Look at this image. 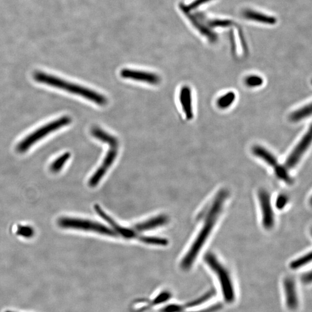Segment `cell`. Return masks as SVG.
<instances>
[{
	"label": "cell",
	"mask_w": 312,
	"mask_h": 312,
	"mask_svg": "<svg viewBox=\"0 0 312 312\" xmlns=\"http://www.w3.org/2000/svg\"><path fill=\"white\" fill-rule=\"evenodd\" d=\"M311 253H308V254L302 256L300 258L292 262L291 264H290V268L292 270H297V269L305 266V265L308 264L311 261Z\"/></svg>",
	"instance_id": "23"
},
{
	"label": "cell",
	"mask_w": 312,
	"mask_h": 312,
	"mask_svg": "<svg viewBox=\"0 0 312 312\" xmlns=\"http://www.w3.org/2000/svg\"><path fill=\"white\" fill-rule=\"evenodd\" d=\"M184 307L178 304H172L163 308L160 312H182L184 311Z\"/></svg>",
	"instance_id": "26"
},
{
	"label": "cell",
	"mask_w": 312,
	"mask_h": 312,
	"mask_svg": "<svg viewBox=\"0 0 312 312\" xmlns=\"http://www.w3.org/2000/svg\"><path fill=\"white\" fill-rule=\"evenodd\" d=\"M228 196L227 190L219 191L212 203L205 218L202 230L198 235L197 239L193 243L186 256L181 262V266L184 271H187L192 266L201 249H202L206 241L211 234L213 228L217 221L219 215H220L223 203Z\"/></svg>",
	"instance_id": "1"
},
{
	"label": "cell",
	"mask_w": 312,
	"mask_h": 312,
	"mask_svg": "<svg viewBox=\"0 0 312 312\" xmlns=\"http://www.w3.org/2000/svg\"><path fill=\"white\" fill-rule=\"evenodd\" d=\"M243 15L247 19L258 21V22L270 24L276 23V19H275L274 18L258 13L257 12L247 10L244 12Z\"/></svg>",
	"instance_id": "16"
},
{
	"label": "cell",
	"mask_w": 312,
	"mask_h": 312,
	"mask_svg": "<svg viewBox=\"0 0 312 312\" xmlns=\"http://www.w3.org/2000/svg\"><path fill=\"white\" fill-rule=\"evenodd\" d=\"M205 261L218 277L225 301L227 303H232L235 300L236 294L232 280L226 268L212 253H208L205 256Z\"/></svg>",
	"instance_id": "4"
},
{
	"label": "cell",
	"mask_w": 312,
	"mask_h": 312,
	"mask_svg": "<svg viewBox=\"0 0 312 312\" xmlns=\"http://www.w3.org/2000/svg\"><path fill=\"white\" fill-rule=\"evenodd\" d=\"M302 282L305 283H310L312 281V274L311 273L305 274L303 277H302Z\"/></svg>",
	"instance_id": "28"
},
{
	"label": "cell",
	"mask_w": 312,
	"mask_h": 312,
	"mask_svg": "<svg viewBox=\"0 0 312 312\" xmlns=\"http://www.w3.org/2000/svg\"><path fill=\"white\" fill-rule=\"evenodd\" d=\"M311 104L307 105L293 112L290 116V119L293 122H298L311 116Z\"/></svg>",
	"instance_id": "17"
},
{
	"label": "cell",
	"mask_w": 312,
	"mask_h": 312,
	"mask_svg": "<svg viewBox=\"0 0 312 312\" xmlns=\"http://www.w3.org/2000/svg\"><path fill=\"white\" fill-rule=\"evenodd\" d=\"M236 99V95L234 92H228L218 99L217 101L218 106L222 110L227 109L234 103Z\"/></svg>",
	"instance_id": "18"
},
{
	"label": "cell",
	"mask_w": 312,
	"mask_h": 312,
	"mask_svg": "<svg viewBox=\"0 0 312 312\" xmlns=\"http://www.w3.org/2000/svg\"><path fill=\"white\" fill-rule=\"evenodd\" d=\"M312 141V134L310 129L307 134H306L302 140L293 150L291 154H290L288 158L287 159L285 165H284L287 169H292L296 166L301 160V157L303 156L306 151L310 146Z\"/></svg>",
	"instance_id": "7"
},
{
	"label": "cell",
	"mask_w": 312,
	"mask_h": 312,
	"mask_svg": "<svg viewBox=\"0 0 312 312\" xmlns=\"http://www.w3.org/2000/svg\"><path fill=\"white\" fill-rule=\"evenodd\" d=\"M91 133L94 138L109 145L110 147L117 148L119 147V140L114 136L108 134L100 128L94 127L92 129Z\"/></svg>",
	"instance_id": "14"
},
{
	"label": "cell",
	"mask_w": 312,
	"mask_h": 312,
	"mask_svg": "<svg viewBox=\"0 0 312 312\" xmlns=\"http://www.w3.org/2000/svg\"><path fill=\"white\" fill-rule=\"evenodd\" d=\"M283 283L287 307L290 310H296L298 306V298L294 280L292 277H287Z\"/></svg>",
	"instance_id": "11"
},
{
	"label": "cell",
	"mask_w": 312,
	"mask_h": 312,
	"mask_svg": "<svg viewBox=\"0 0 312 312\" xmlns=\"http://www.w3.org/2000/svg\"><path fill=\"white\" fill-rule=\"evenodd\" d=\"M34 78L38 82L79 95V96L88 99V100L100 105V106H105L107 104V98L104 95L98 93L97 92L83 87L82 86L75 84V83L66 81V80L50 75V74L37 72L34 75Z\"/></svg>",
	"instance_id": "2"
},
{
	"label": "cell",
	"mask_w": 312,
	"mask_h": 312,
	"mask_svg": "<svg viewBox=\"0 0 312 312\" xmlns=\"http://www.w3.org/2000/svg\"><path fill=\"white\" fill-rule=\"evenodd\" d=\"M71 157L70 152H66L57 157L53 163L51 164L50 166L51 171L54 173H57L60 172L66 165L68 160H69Z\"/></svg>",
	"instance_id": "19"
},
{
	"label": "cell",
	"mask_w": 312,
	"mask_h": 312,
	"mask_svg": "<svg viewBox=\"0 0 312 312\" xmlns=\"http://www.w3.org/2000/svg\"><path fill=\"white\" fill-rule=\"evenodd\" d=\"M95 211H96L97 214L100 216L104 220H106L109 223L111 226L113 228V230L117 233V236H121L122 237L126 239H138L140 237V235L136 233L132 228H126L122 227L111 218L110 216H108L106 212H104L103 210L101 208L100 206L97 205L94 206Z\"/></svg>",
	"instance_id": "10"
},
{
	"label": "cell",
	"mask_w": 312,
	"mask_h": 312,
	"mask_svg": "<svg viewBox=\"0 0 312 312\" xmlns=\"http://www.w3.org/2000/svg\"><path fill=\"white\" fill-rule=\"evenodd\" d=\"M120 74L123 78L147 82L153 85H158L161 82L160 77L152 73L125 69L121 70Z\"/></svg>",
	"instance_id": "9"
},
{
	"label": "cell",
	"mask_w": 312,
	"mask_h": 312,
	"mask_svg": "<svg viewBox=\"0 0 312 312\" xmlns=\"http://www.w3.org/2000/svg\"><path fill=\"white\" fill-rule=\"evenodd\" d=\"M117 155V148L110 147L108 150L106 157L99 167L89 181V186L91 187L97 186L104 176L106 175L108 169L113 165Z\"/></svg>",
	"instance_id": "8"
},
{
	"label": "cell",
	"mask_w": 312,
	"mask_h": 312,
	"mask_svg": "<svg viewBox=\"0 0 312 312\" xmlns=\"http://www.w3.org/2000/svg\"><path fill=\"white\" fill-rule=\"evenodd\" d=\"M215 294V291L214 290H210V291L205 293L204 295L201 296V297L195 299V300H194L192 302H188V304L184 306V307L193 308L197 307V306L204 303V302L209 300V299L211 298Z\"/></svg>",
	"instance_id": "21"
},
{
	"label": "cell",
	"mask_w": 312,
	"mask_h": 312,
	"mask_svg": "<svg viewBox=\"0 0 312 312\" xmlns=\"http://www.w3.org/2000/svg\"><path fill=\"white\" fill-rule=\"evenodd\" d=\"M253 153L256 156L264 160L268 165L273 166L274 168L278 165L276 157L268 150L261 146H255L253 148Z\"/></svg>",
	"instance_id": "15"
},
{
	"label": "cell",
	"mask_w": 312,
	"mask_h": 312,
	"mask_svg": "<svg viewBox=\"0 0 312 312\" xmlns=\"http://www.w3.org/2000/svg\"><path fill=\"white\" fill-rule=\"evenodd\" d=\"M17 233L18 236L26 238V239H30L35 234V231L34 228L30 225H18L17 230Z\"/></svg>",
	"instance_id": "24"
},
{
	"label": "cell",
	"mask_w": 312,
	"mask_h": 312,
	"mask_svg": "<svg viewBox=\"0 0 312 312\" xmlns=\"http://www.w3.org/2000/svg\"><path fill=\"white\" fill-rule=\"evenodd\" d=\"M58 224L60 227L66 229L92 231L108 236L118 237L115 231L106 225L85 219L63 217L58 219Z\"/></svg>",
	"instance_id": "5"
},
{
	"label": "cell",
	"mask_w": 312,
	"mask_h": 312,
	"mask_svg": "<svg viewBox=\"0 0 312 312\" xmlns=\"http://www.w3.org/2000/svg\"><path fill=\"white\" fill-rule=\"evenodd\" d=\"M274 169L277 177L281 180L285 182L287 184H291L293 183V179L290 177L287 169L285 166L278 165Z\"/></svg>",
	"instance_id": "22"
},
{
	"label": "cell",
	"mask_w": 312,
	"mask_h": 312,
	"mask_svg": "<svg viewBox=\"0 0 312 312\" xmlns=\"http://www.w3.org/2000/svg\"><path fill=\"white\" fill-rule=\"evenodd\" d=\"M287 202H288V199L285 195L282 194L278 197L276 202L277 209H283L286 205Z\"/></svg>",
	"instance_id": "27"
},
{
	"label": "cell",
	"mask_w": 312,
	"mask_h": 312,
	"mask_svg": "<svg viewBox=\"0 0 312 312\" xmlns=\"http://www.w3.org/2000/svg\"><path fill=\"white\" fill-rule=\"evenodd\" d=\"M169 218L166 215H159L156 217L149 219L142 223L136 224L131 228L136 233L139 234L144 231L152 230L154 228L162 226L168 223Z\"/></svg>",
	"instance_id": "12"
},
{
	"label": "cell",
	"mask_w": 312,
	"mask_h": 312,
	"mask_svg": "<svg viewBox=\"0 0 312 312\" xmlns=\"http://www.w3.org/2000/svg\"><path fill=\"white\" fill-rule=\"evenodd\" d=\"M245 84L250 88L259 87L263 84L264 80L258 75H250L245 80Z\"/></svg>",
	"instance_id": "25"
},
{
	"label": "cell",
	"mask_w": 312,
	"mask_h": 312,
	"mask_svg": "<svg viewBox=\"0 0 312 312\" xmlns=\"http://www.w3.org/2000/svg\"><path fill=\"white\" fill-rule=\"evenodd\" d=\"M138 240L145 243L149 244V245L166 246L168 244V240L165 239L157 237H145L140 236Z\"/></svg>",
	"instance_id": "20"
},
{
	"label": "cell",
	"mask_w": 312,
	"mask_h": 312,
	"mask_svg": "<svg viewBox=\"0 0 312 312\" xmlns=\"http://www.w3.org/2000/svg\"><path fill=\"white\" fill-rule=\"evenodd\" d=\"M182 109L186 115V119L190 120L193 119L194 114L193 110L192 97H191V91L190 87L184 86L182 87L180 94H179Z\"/></svg>",
	"instance_id": "13"
},
{
	"label": "cell",
	"mask_w": 312,
	"mask_h": 312,
	"mask_svg": "<svg viewBox=\"0 0 312 312\" xmlns=\"http://www.w3.org/2000/svg\"><path fill=\"white\" fill-rule=\"evenodd\" d=\"M258 199L262 211V224L265 228L270 230L274 225V215L270 194L265 190H259Z\"/></svg>",
	"instance_id": "6"
},
{
	"label": "cell",
	"mask_w": 312,
	"mask_h": 312,
	"mask_svg": "<svg viewBox=\"0 0 312 312\" xmlns=\"http://www.w3.org/2000/svg\"><path fill=\"white\" fill-rule=\"evenodd\" d=\"M71 122L72 118L69 116H64L42 126L20 141L18 145L17 150L21 153L27 152L37 142L41 140L52 132L70 125Z\"/></svg>",
	"instance_id": "3"
}]
</instances>
